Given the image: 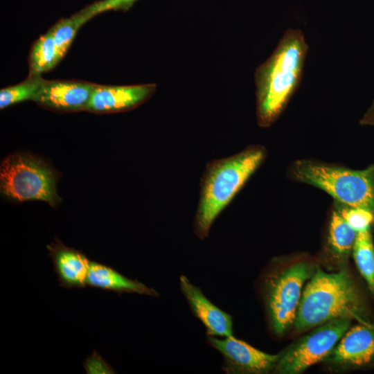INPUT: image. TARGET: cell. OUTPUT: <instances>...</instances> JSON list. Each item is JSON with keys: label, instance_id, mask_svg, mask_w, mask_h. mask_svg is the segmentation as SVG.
<instances>
[{"label": "cell", "instance_id": "cell-1", "mask_svg": "<svg viewBox=\"0 0 374 374\" xmlns=\"http://www.w3.org/2000/svg\"><path fill=\"white\" fill-rule=\"evenodd\" d=\"M308 44L303 33L287 30L271 55L255 71L256 114L268 127L279 117L301 82Z\"/></svg>", "mask_w": 374, "mask_h": 374}, {"label": "cell", "instance_id": "cell-2", "mask_svg": "<svg viewBox=\"0 0 374 374\" xmlns=\"http://www.w3.org/2000/svg\"><path fill=\"white\" fill-rule=\"evenodd\" d=\"M266 149L251 145L233 155L209 161L199 184L193 231L202 240L209 235L220 213L232 202L265 159Z\"/></svg>", "mask_w": 374, "mask_h": 374}, {"label": "cell", "instance_id": "cell-3", "mask_svg": "<svg viewBox=\"0 0 374 374\" xmlns=\"http://www.w3.org/2000/svg\"><path fill=\"white\" fill-rule=\"evenodd\" d=\"M336 319L368 323L361 293L348 270L328 273L318 268L305 287L293 324L298 332Z\"/></svg>", "mask_w": 374, "mask_h": 374}, {"label": "cell", "instance_id": "cell-4", "mask_svg": "<svg viewBox=\"0 0 374 374\" xmlns=\"http://www.w3.org/2000/svg\"><path fill=\"white\" fill-rule=\"evenodd\" d=\"M290 175L324 190L340 204L374 212V166L355 170L304 159L292 165Z\"/></svg>", "mask_w": 374, "mask_h": 374}, {"label": "cell", "instance_id": "cell-5", "mask_svg": "<svg viewBox=\"0 0 374 374\" xmlns=\"http://www.w3.org/2000/svg\"><path fill=\"white\" fill-rule=\"evenodd\" d=\"M315 271L312 263L297 261L269 271L262 281V297L270 329L278 336L293 326L304 283Z\"/></svg>", "mask_w": 374, "mask_h": 374}, {"label": "cell", "instance_id": "cell-6", "mask_svg": "<svg viewBox=\"0 0 374 374\" xmlns=\"http://www.w3.org/2000/svg\"><path fill=\"white\" fill-rule=\"evenodd\" d=\"M0 188L4 195L20 202L41 200L53 206L58 200L52 171L28 154H11L2 161Z\"/></svg>", "mask_w": 374, "mask_h": 374}, {"label": "cell", "instance_id": "cell-7", "mask_svg": "<svg viewBox=\"0 0 374 374\" xmlns=\"http://www.w3.org/2000/svg\"><path fill=\"white\" fill-rule=\"evenodd\" d=\"M350 319H336L316 328L280 353L274 373L299 374L324 360L350 328Z\"/></svg>", "mask_w": 374, "mask_h": 374}, {"label": "cell", "instance_id": "cell-8", "mask_svg": "<svg viewBox=\"0 0 374 374\" xmlns=\"http://www.w3.org/2000/svg\"><path fill=\"white\" fill-rule=\"evenodd\" d=\"M206 341L222 355V370L229 374L268 373L274 371L280 355L262 352L233 336H207Z\"/></svg>", "mask_w": 374, "mask_h": 374}, {"label": "cell", "instance_id": "cell-9", "mask_svg": "<svg viewBox=\"0 0 374 374\" xmlns=\"http://www.w3.org/2000/svg\"><path fill=\"white\" fill-rule=\"evenodd\" d=\"M332 368H361L374 362V324L360 323L349 328L324 359Z\"/></svg>", "mask_w": 374, "mask_h": 374}, {"label": "cell", "instance_id": "cell-10", "mask_svg": "<svg viewBox=\"0 0 374 374\" xmlns=\"http://www.w3.org/2000/svg\"><path fill=\"white\" fill-rule=\"evenodd\" d=\"M179 286L191 312L204 326L207 336H233L231 315L213 304L186 276H180Z\"/></svg>", "mask_w": 374, "mask_h": 374}, {"label": "cell", "instance_id": "cell-11", "mask_svg": "<svg viewBox=\"0 0 374 374\" xmlns=\"http://www.w3.org/2000/svg\"><path fill=\"white\" fill-rule=\"evenodd\" d=\"M156 85H95L87 109L96 112L121 111L134 108L154 93Z\"/></svg>", "mask_w": 374, "mask_h": 374}, {"label": "cell", "instance_id": "cell-12", "mask_svg": "<svg viewBox=\"0 0 374 374\" xmlns=\"http://www.w3.org/2000/svg\"><path fill=\"white\" fill-rule=\"evenodd\" d=\"M94 86L82 82L45 80L35 101L57 109H87Z\"/></svg>", "mask_w": 374, "mask_h": 374}, {"label": "cell", "instance_id": "cell-13", "mask_svg": "<svg viewBox=\"0 0 374 374\" xmlns=\"http://www.w3.org/2000/svg\"><path fill=\"white\" fill-rule=\"evenodd\" d=\"M60 285L66 289L84 288L91 260L81 251L56 244L48 248Z\"/></svg>", "mask_w": 374, "mask_h": 374}, {"label": "cell", "instance_id": "cell-14", "mask_svg": "<svg viewBox=\"0 0 374 374\" xmlns=\"http://www.w3.org/2000/svg\"><path fill=\"white\" fill-rule=\"evenodd\" d=\"M87 286L118 295L123 293H136L157 297L159 294L153 288L147 287L137 280L130 279L114 269L95 261H91L87 278Z\"/></svg>", "mask_w": 374, "mask_h": 374}, {"label": "cell", "instance_id": "cell-15", "mask_svg": "<svg viewBox=\"0 0 374 374\" xmlns=\"http://www.w3.org/2000/svg\"><path fill=\"white\" fill-rule=\"evenodd\" d=\"M356 236L357 232L343 218L336 206L330 215L327 238L332 256L339 262H345L353 251Z\"/></svg>", "mask_w": 374, "mask_h": 374}, {"label": "cell", "instance_id": "cell-16", "mask_svg": "<svg viewBox=\"0 0 374 374\" xmlns=\"http://www.w3.org/2000/svg\"><path fill=\"white\" fill-rule=\"evenodd\" d=\"M353 253L358 270L374 295V246L370 230L357 233Z\"/></svg>", "mask_w": 374, "mask_h": 374}, {"label": "cell", "instance_id": "cell-17", "mask_svg": "<svg viewBox=\"0 0 374 374\" xmlns=\"http://www.w3.org/2000/svg\"><path fill=\"white\" fill-rule=\"evenodd\" d=\"M61 59L52 35L48 31L41 36L32 48L30 54L31 75H40L41 73L51 70Z\"/></svg>", "mask_w": 374, "mask_h": 374}, {"label": "cell", "instance_id": "cell-18", "mask_svg": "<svg viewBox=\"0 0 374 374\" xmlns=\"http://www.w3.org/2000/svg\"><path fill=\"white\" fill-rule=\"evenodd\" d=\"M91 17L92 16L86 8L70 18L60 20L49 30L56 49L62 58L70 46L77 30Z\"/></svg>", "mask_w": 374, "mask_h": 374}, {"label": "cell", "instance_id": "cell-19", "mask_svg": "<svg viewBox=\"0 0 374 374\" xmlns=\"http://www.w3.org/2000/svg\"><path fill=\"white\" fill-rule=\"evenodd\" d=\"M40 75H31L29 79L17 85L0 91V108L3 109L12 104L26 100H35L44 82Z\"/></svg>", "mask_w": 374, "mask_h": 374}, {"label": "cell", "instance_id": "cell-20", "mask_svg": "<svg viewBox=\"0 0 374 374\" xmlns=\"http://www.w3.org/2000/svg\"><path fill=\"white\" fill-rule=\"evenodd\" d=\"M336 205L341 215L357 232L370 230L374 222V212L364 208L346 206L337 203Z\"/></svg>", "mask_w": 374, "mask_h": 374}, {"label": "cell", "instance_id": "cell-21", "mask_svg": "<svg viewBox=\"0 0 374 374\" xmlns=\"http://www.w3.org/2000/svg\"><path fill=\"white\" fill-rule=\"evenodd\" d=\"M83 366L87 374H113L114 368L96 350L85 359Z\"/></svg>", "mask_w": 374, "mask_h": 374}, {"label": "cell", "instance_id": "cell-22", "mask_svg": "<svg viewBox=\"0 0 374 374\" xmlns=\"http://www.w3.org/2000/svg\"><path fill=\"white\" fill-rule=\"evenodd\" d=\"M136 0H102L91 6L94 15L110 10H126L129 8Z\"/></svg>", "mask_w": 374, "mask_h": 374}, {"label": "cell", "instance_id": "cell-23", "mask_svg": "<svg viewBox=\"0 0 374 374\" xmlns=\"http://www.w3.org/2000/svg\"><path fill=\"white\" fill-rule=\"evenodd\" d=\"M362 122L364 124H374V103L371 109L364 116Z\"/></svg>", "mask_w": 374, "mask_h": 374}]
</instances>
